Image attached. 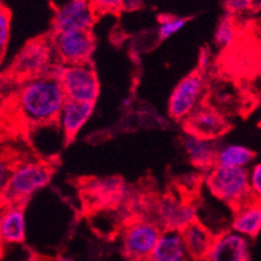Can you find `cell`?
<instances>
[{
	"mask_svg": "<svg viewBox=\"0 0 261 261\" xmlns=\"http://www.w3.org/2000/svg\"><path fill=\"white\" fill-rule=\"evenodd\" d=\"M65 102L59 79L43 74L24 81L17 93L16 109L28 124L46 125L58 122Z\"/></svg>",
	"mask_w": 261,
	"mask_h": 261,
	"instance_id": "1",
	"label": "cell"
},
{
	"mask_svg": "<svg viewBox=\"0 0 261 261\" xmlns=\"http://www.w3.org/2000/svg\"><path fill=\"white\" fill-rule=\"evenodd\" d=\"M51 176L53 170L47 163L36 161L17 162L0 202L25 205L34 193L50 183Z\"/></svg>",
	"mask_w": 261,
	"mask_h": 261,
	"instance_id": "2",
	"label": "cell"
},
{
	"mask_svg": "<svg viewBox=\"0 0 261 261\" xmlns=\"http://www.w3.org/2000/svg\"><path fill=\"white\" fill-rule=\"evenodd\" d=\"M206 187L217 199L234 209L252 199L249 171L246 167L214 166L206 175Z\"/></svg>",
	"mask_w": 261,
	"mask_h": 261,
	"instance_id": "3",
	"label": "cell"
},
{
	"mask_svg": "<svg viewBox=\"0 0 261 261\" xmlns=\"http://www.w3.org/2000/svg\"><path fill=\"white\" fill-rule=\"evenodd\" d=\"M55 57L57 54L53 39L48 41L46 38H39L30 41L16 55L8 69V74L12 79H18L21 81L47 74L48 69L57 62Z\"/></svg>",
	"mask_w": 261,
	"mask_h": 261,
	"instance_id": "4",
	"label": "cell"
},
{
	"mask_svg": "<svg viewBox=\"0 0 261 261\" xmlns=\"http://www.w3.org/2000/svg\"><path fill=\"white\" fill-rule=\"evenodd\" d=\"M162 227L154 220L136 218L128 222L120 235L123 256L128 261H145L157 244Z\"/></svg>",
	"mask_w": 261,
	"mask_h": 261,
	"instance_id": "5",
	"label": "cell"
},
{
	"mask_svg": "<svg viewBox=\"0 0 261 261\" xmlns=\"http://www.w3.org/2000/svg\"><path fill=\"white\" fill-rule=\"evenodd\" d=\"M69 101L95 103L99 95V81L90 63L65 64L59 77Z\"/></svg>",
	"mask_w": 261,
	"mask_h": 261,
	"instance_id": "6",
	"label": "cell"
},
{
	"mask_svg": "<svg viewBox=\"0 0 261 261\" xmlns=\"http://www.w3.org/2000/svg\"><path fill=\"white\" fill-rule=\"evenodd\" d=\"M53 45L59 62L64 64L89 63L95 48L90 30L55 33Z\"/></svg>",
	"mask_w": 261,
	"mask_h": 261,
	"instance_id": "7",
	"label": "cell"
},
{
	"mask_svg": "<svg viewBox=\"0 0 261 261\" xmlns=\"http://www.w3.org/2000/svg\"><path fill=\"white\" fill-rule=\"evenodd\" d=\"M204 79L200 72L187 74L172 90L169 99V114L175 120H186L200 107L204 94Z\"/></svg>",
	"mask_w": 261,
	"mask_h": 261,
	"instance_id": "8",
	"label": "cell"
},
{
	"mask_svg": "<svg viewBox=\"0 0 261 261\" xmlns=\"http://www.w3.org/2000/svg\"><path fill=\"white\" fill-rule=\"evenodd\" d=\"M97 12L90 0H69L59 7L54 17L55 33L90 30L95 21Z\"/></svg>",
	"mask_w": 261,
	"mask_h": 261,
	"instance_id": "9",
	"label": "cell"
},
{
	"mask_svg": "<svg viewBox=\"0 0 261 261\" xmlns=\"http://www.w3.org/2000/svg\"><path fill=\"white\" fill-rule=\"evenodd\" d=\"M154 221L162 230L181 231L186 226L197 220L196 208L191 202L176 197H163L155 202Z\"/></svg>",
	"mask_w": 261,
	"mask_h": 261,
	"instance_id": "10",
	"label": "cell"
},
{
	"mask_svg": "<svg viewBox=\"0 0 261 261\" xmlns=\"http://www.w3.org/2000/svg\"><path fill=\"white\" fill-rule=\"evenodd\" d=\"M206 258L208 261H249L251 248L248 238L234 230L214 235Z\"/></svg>",
	"mask_w": 261,
	"mask_h": 261,
	"instance_id": "11",
	"label": "cell"
},
{
	"mask_svg": "<svg viewBox=\"0 0 261 261\" xmlns=\"http://www.w3.org/2000/svg\"><path fill=\"white\" fill-rule=\"evenodd\" d=\"M184 122L187 132L212 140L222 136L225 132H227L228 128L226 119L220 113L209 107H199Z\"/></svg>",
	"mask_w": 261,
	"mask_h": 261,
	"instance_id": "12",
	"label": "cell"
},
{
	"mask_svg": "<svg viewBox=\"0 0 261 261\" xmlns=\"http://www.w3.org/2000/svg\"><path fill=\"white\" fill-rule=\"evenodd\" d=\"M24 204H4L0 211V242L3 244H20L27 237Z\"/></svg>",
	"mask_w": 261,
	"mask_h": 261,
	"instance_id": "13",
	"label": "cell"
},
{
	"mask_svg": "<svg viewBox=\"0 0 261 261\" xmlns=\"http://www.w3.org/2000/svg\"><path fill=\"white\" fill-rule=\"evenodd\" d=\"M183 148L190 162L196 169L208 172L216 166L217 151L220 148L216 140L205 139L187 132L183 140Z\"/></svg>",
	"mask_w": 261,
	"mask_h": 261,
	"instance_id": "14",
	"label": "cell"
},
{
	"mask_svg": "<svg viewBox=\"0 0 261 261\" xmlns=\"http://www.w3.org/2000/svg\"><path fill=\"white\" fill-rule=\"evenodd\" d=\"M93 111H94V103H84V102L67 99L58 119V124L67 143L77 136L79 132L93 115Z\"/></svg>",
	"mask_w": 261,
	"mask_h": 261,
	"instance_id": "15",
	"label": "cell"
},
{
	"mask_svg": "<svg viewBox=\"0 0 261 261\" xmlns=\"http://www.w3.org/2000/svg\"><path fill=\"white\" fill-rule=\"evenodd\" d=\"M145 261H192L180 231L162 230L157 244Z\"/></svg>",
	"mask_w": 261,
	"mask_h": 261,
	"instance_id": "16",
	"label": "cell"
},
{
	"mask_svg": "<svg viewBox=\"0 0 261 261\" xmlns=\"http://www.w3.org/2000/svg\"><path fill=\"white\" fill-rule=\"evenodd\" d=\"M127 188L119 178H98L86 183L85 193L95 204H116L124 197Z\"/></svg>",
	"mask_w": 261,
	"mask_h": 261,
	"instance_id": "17",
	"label": "cell"
},
{
	"mask_svg": "<svg viewBox=\"0 0 261 261\" xmlns=\"http://www.w3.org/2000/svg\"><path fill=\"white\" fill-rule=\"evenodd\" d=\"M231 230L246 238H256L261 231V201L251 199L235 209Z\"/></svg>",
	"mask_w": 261,
	"mask_h": 261,
	"instance_id": "18",
	"label": "cell"
},
{
	"mask_svg": "<svg viewBox=\"0 0 261 261\" xmlns=\"http://www.w3.org/2000/svg\"><path fill=\"white\" fill-rule=\"evenodd\" d=\"M180 232L191 257H206L214 241V234L206 226L196 220L188 226H186Z\"/></svg>",
	"mask_w": 261,
	"mask_h": 261,
	"instance_id": "19",
	"label": "cell"
},
{
	"mask_svg": "<svg viewBox=\"0 0 261 261\" xmlns=\"http://www.w3.org/2000/svg\"><path fill=\"white\" fill-rule=\"evenodd\" d=\"M255 160L252 149L237 144H228L218 148L216 166L222 167H247Z\"/></svg>",
	"mask_w": 261,
	"mask_h": 261,
	"instance_id": "20",
	"label": "cell"
},
{
	"mask_svg": "<svg viewBox=\"0 0 261 261\" xmlns=\"http://www.w3.org/2000/svg\"><path fill=\"white\" fill-rule=\"evenodd\" d=\"M238 28L235 24L234 17L230 15L223 16L217 25L216 33H214V42L218 47H227L237 38Z\"/></svg>",
	"mask_w": 261,
	"mask_h": 261,
	"instance_id": "21",
	"label": "cell"
},
{
	"mask_svg": "<svg viewBox=\"0 0 261 261\" xmlns=\"http://www.w3.org/2000/svg\"><path fill=\"white\" fill-rule=\"evenodd\" d=\"M187 18L179 17V16L172 15H162L158 20L157 34L160 41H166L175 36L176 33L180 32L186 24H187Z\"/></svg>",
	"mask_w": 261,
	"mask_h": 261,
	"instance_id": "22",
	"label": "cell"
},
{
	"mask_svg": "<svg viewBox=\"0 0 261 261\" xmlns=\"http://www.w3.org/2000/svg\"><path fill=\"white\" fill-rule=\"evenodd\" d=\"M11 36V12L0 2V63L3 62Z\"/></svg>",
	"mask_w": 261,
	"mask_h": 261,
	"instance_id": "23",
	"label": "cell"
},
{
	"mask_svg": "<svg viewBox=\"0 0 261 261\" xmlns=\"http://www.w3.org/2000/svg\"><path fill=\"white\" fill-rule=\"evenodd\" d=\"M16 165H17V162H13V160H11L8 155L0 153V201H2V197L6 192L7 186H8L9 179L12 176Z\"/></svg>",
	"mask_w": 261,
	"mask_h": 261,
	"instance_id": "24",
	"label": "cell"
},
{
	"mask_svg": "<svg viewBox=\"0 0 261 261\" xmlns=\"http://www.w3.org/2000/svg\"><path fill=\"white\" fill-rule=\"evenodd\" d=\"M225 7L227 15L234 17L249 12L253 8V2L252 0H226Z\"/></svg>",
	"mask_w": 261,
	"mask_h": 261,
	"instance_id": "25",
	"label": "cell"
},
{
	"mask_svg": "<svg viewBox=\"0 0 261 261\" xmlns=\"http://www.w3.org/2000/svg\"><path fill=\"white\" fill-rule=\"evenodd\" d=\"M249 190L252 199L261 201V162L249 170Z\"/></svg>",
	"mask_w": 261,
	"mask_h": 261,
	"instance_id": "26",
	"label": "cell"
},
{
	"mask_svg": "<svg viewBox=\"0 0 261 261\" xmlns=\"http://www.w3.org/2000/svg\"><path fill=\"white\" fill-rule=\"evenodd\" d=\"M93 8L98 13H116L122 9V0H90Z\"/></svg>",
	"mask_w": 261,
	"mask_h": 261,
	"instance_id": "27",
	"label": "cell"
},
{
	"mask_svg": "<svg viewBox=\"0 0 261 261\" xmlns=\"http://www.w3.org/2000/svg\"><path fill=\"white\" fill-rule=\"evenodd\" d=\"M199 175L197 174H188L183 176V183H180L186 190H195L199 186Z\"/></svg>",
	"mask_w": 261,
	"mask_h": 261,
	"instance_id": "28",
	"label": "cell"
},
{
	"mask_svg": "<svg viewBox=\"0 0 261 261\" xmlns=\"http://www.w3.org/2000/svg\"><path fill=\"white\" fill-rule=\"evenodd\" d=\"M144 6V0H122V9L123 11H136Z\"/></svg>",
	"mask_w": 261,
	"mask_h": 261,
	"instance_id": "29",
	"label": "cell"
},
{
	"mask_svg": "<svg viewBox=\"0 0 261 261\" xmlns=\"http://www.w3.org/2000/svg\"><path fill=\"white\" fill-rule=\"evenodd\" d=\"M211 60V55H209L208 50H202L201 55H200V63H201V68H206Z\"/></svg>",
	"mask_w": 261,
	"mask_h": 261,
	"instance_id": "30",
	"label": "cell"
},
{
	"mask_svg": "<svg viewBox=\"0 0 261 261\" xmlns=\"http://www.w3.org/2000/svg\"><path fill=\"white\" fill-rule=\"evenodd\" d=\"M253 2V8L261 9V0H252Z\"/></svg>",
	"mask_w": 261,
	"mask_h": 261,
	"instance_id": "31",
	"label": "cell"
},
{
	"mask_svg": "<svg viewBox=\"0 0 261 261\" xmlns=\"http://www.w3.org/2000/svg\"><path fill=\"white\" fill-rule=\"evenodd\" d=\"M3 246L4 244L0 242V261L3 260Z\"/></svg>",
	"mask_w": 261,
	"mask_h": 261,
	"instance_id": "32",
	"label": "cell"
},
{
	"mask_svg": "<svg viewBox=\"0 0 261 261\" xmlns=\"http://www.w3.org/2000/svg\"><path fill=\"white\" fill-rule=\"evenodd\" d=\"M15 261H36V258H34V256H29V257L24 258V260H15Z\"/></svg>",
	"mask_w": 261,
	"mask_h": 261,
	"instance_id": "33",
	"label": "cell"
},
{
	"mask_svg": "<svg viewBox=\"0 0 261 261\" xmlns=\"http://www.w3.org/2000/svg\"><path fill=\"white\" fill-rule=\"evenodd\" d=\"M58 261H73V260H72V258H69V257H65V256H62V257L58 258Z\"/></svg>",
	"mask_w": 261,
	"mask_h": 261,
	"instance_id": "34",
	"label": "cell"
},
{
	"mask_svg": "<svg viewBox=\"0 0 261 261\" xmlns=\"http://www.w3.org/2000/svg\"><path fill=\"white\" fill-rule=\"evenodd\" d=\"M192 261H208L206 257H201V258H192Z\"/></svg>",
	"mask_w": 261,
	"mask_h": 261,
	"instance_id": "35",
	"label": "cell"
},
{
	"mask_svg": "<svg viewBox=\"0 0 261 261\" xmlns=\"http://www.w3.org/2000/svg\"><path fill=\"white\" fill-rule=\"evenodd\" d=\"M260 127H261V122H260Z\"/></svg>",
	"mask_w": 261,
	"mask_h": 261,
	"instance_id": "36",
	"label": "cell"
}]
</instances>
